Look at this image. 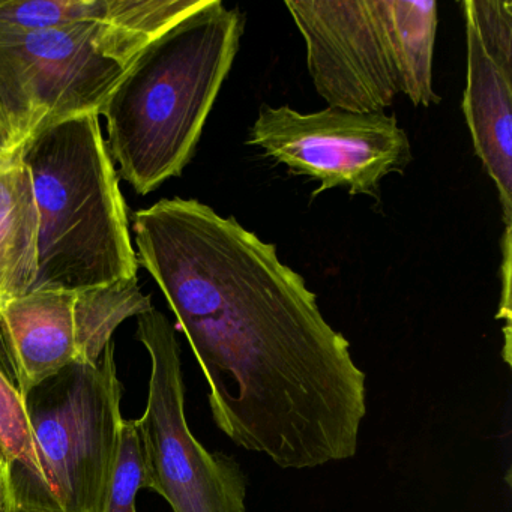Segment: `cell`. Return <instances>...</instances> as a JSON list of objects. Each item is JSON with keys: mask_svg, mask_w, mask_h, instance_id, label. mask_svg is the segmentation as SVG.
Here are the masks:
<instances>
[{"mask_svg": "<svg viewBox=\"0 0 512 512\" xmlns=\"http://www.w3.org/2000/svg\"><path fill=\"white\" fill-rule=\"evenodd\" d=\"M386 29L400 74L401 94L415 107L440 103L433 89V53L437 31L434 0H383Z\"/></svg>", "mask_w": 512, "mask_h": 512, "instance_id": "7c38bea8", "label": "cell"}, {"mask_svg": "<svg viewBox=\"0 0 512 512\" xmlns=\"http://www.w3.org/2000/svg\"><path fill=\"white\" fill-rule=\"evenodd\" d=\"M248 145L295 175L319 182L314 196L344 188L350 196H374L383 179L404 173L412 161L409 137L395 116L328 109L296 112L262 106Z\"/></svg>", "mask_w": 512, "mask_h": 512, "instance_id": "52a82bcc", "label": "cell"}, {"mask_svg": "<svg viewBox=\"0 0 512 512\" xmlns=\"http://www.w3.org/2000/svg\"><path fill=\"white\" fill-rule=\"evenodd\" d=\"M14 151H17V149L14 148L13 136H11L7 118H5L4 112L0 109V158H4L5 155L11 154Z\"/></svg>", "mask_w": 512, "mask_h": 512, "instance_id": "ac0fdd59", "label": "cell"}, {"mask_svg": "<svg viewBox=\"0 0 512 512\" xmlns=\"http://www.w3.org/2000/svg\"><path fill=\"white\" fill-rule=\"evenodd\" d=\"M244 32L220 0L149 44L101 109L107 149L122 178L146 196L182 175L232 70Z\"/></svg>", "mask_w": 512, "mask_h": 512, "instance_id": "7a4b0ae2", "label": "cell"}, {"mask_svg": "<svg viewBox=\"0 0 512 512\" xmlns=\"http://www.w3.org/2000/svg\"><path fill=\"white\" fill-rule=\"evenodd\" d=\"M206 0H131L115 22L0 29V109L19 149L50 125L101 109L143 50Z\"/></svg>", "mask_w": 512, "mask_h": 512, "instance_id": "277c9868", "label": "cell"}, {"mask_svg": "<svg viewBox=\"0 0 512 512\" xmlns=\"http://www.w3.org/2000/svg\"><path fill=\"white\" fill-rule=\"evenodd\" d=\"M0 452L13 476L31 472L34 467L31 425L25 398L0 367Z\"/></svg>", "mask_w": 512, "mask_h": 512, "instance_id": "5bb4252c", "label": "cell"}, {"mask_svg": "<svg viewBox=\"0 0 512 512\" xmlns=\"http://www.w3.org/2000/svg\"><path fill=\"white\" fill-rule=\"evenodd\" d=\"M34 467L10 479L13 512H103L121 442L122 383L115 344L25 398Z\"/></svg>", "mask_w": 512, "mask_h": 512, "instance_id": "5b68a950", "label": "cell"}, {"mask_svg": "<svg viewBox=\"0 0 512 512\" xmlns=\"http://www.w3.org/2000/svg\"><path fill=\"white\" fill-rule=\"evenodd\" d=\"M130 0H10L0 2V29L44 31L85 22H115Z\"/></svg>", "mask_w": 512, "mask_h": 512, "instance_id": "4fadbf2b", "label": "cell"}, {"mask_svg": "<svg viewBox=\"0 0 512 512\" xmlns=\"http://www.w3.org/2000/svg\"><path fill=\"white\" fill-rule=\"evenodd\" d=\"M136 338L151 359L148 401L136 421L148 490L173 512H245L247 476L235 458L209 452L188 427L181 346L161 311L137 317Z\"/></svg>", "mask_w": 512, "mask_h": 512, "instance_id": "8992f818", "label": "cell"}, {"mask_svg": "<svg viewBox=\"0 0 512 512\" xmlns=\"http://www.w3.org/2000/svg\"><path fill=\"white\" fill-rule=\"evenodd\" d=\"M38 235L40 221L22 146L0 158V314L37 283Z\"/></svg>", "mask_w": 512, "mask_h": 512, "instance_id": "8fae6325", "label": "cell"}, {"mask_svg": "<svg viewBox=\"0 0 512 512\" xmlns=\"http://www.w3.org/2000/svg\"><path fill=\"white\" fill-rule=\"evenodd\" d=\"M467 82L463 113L473 148L499 191L506 227L512 221V76L497 67L466 22Z\"/></svg>", "mask_w": 512, "mask_h": 512, "instance_id": "30bf717a", "label": "cell"}, {"mask_svg": "<svg viewBox=\"0 0 512 512\" xmlns=\"http://www.w3.org/2000/svg\"><path fill=\"white\" fill-rule=\"evenodd\" d=\"M100 359L77 319L74 292H31L0 314V367L23 398L67 368Z\"/></svg>", "mask_w": 512, "mask_h": 512, "instance_id": "9c48e42d", "label": "cell"}, {"mask_svg": "<svg viewBox=\"0 0 512 512\" xmlns=\"http://www.w3.org/2000/svg\"><path fill=\"white\" fill-rule=\"evenodd\" d=\"M148 490V475L136 421L125 419L112 485L103 512H137V494Z\"/></svg>", "mask_w": 512, "mask_h": 512, "instance_id": "2e32d148", "label": "cell"}, {"mask_svg": "<svg viewBox=\"0 0 512 512\" xmlns=\"http://www.w3.org/2000/svg\"><path fill=\"white\" fill-rule=\"evenodd\" d=\"M37 205L38 277L32 292H80L137 280L118 173L100 116H76L44 128L23 145Z\"/></svg>", "mask_w": 512, "mask_h": 512, "instance_id": "3957f363", "label": "cell"}, {"mask_svg": "<svg viewBox=\"0 0 512 512\" xmlns=\"http://www.w3.org/2000/svg\"><path fill=\"white\" fill-rule=\"evenodd\" d=\"M466 22L475 29L491 61L512 76V4L506 0H464Z\"/></svg>", "mask_w": 512, "mask_h": 512, "instance_id": "9a60e30c", "label": "cell"}, {"mask_svg": "<svg viewBox=\"0 0 512 512\" xmlns=\"http://www.w3.org/2000/svg\"><path fill=\"white\" fill-rule=\"evenodd\" d=\"M317 94L331 109L383 113L401 94L383 0H287Z\"/></svg>", "mask_w": 512, "mask_h": 512, "instance_id": "ba28073f", "label": "cell"}, {"mask_svg": "<svg viewBox=\"0 0 512 512\" xmlns=\"http://www.w3.org/2000/svg\"><path fill=\"white\" fill-rule=\"evenodd\" d=\"M0 512H13V496L10 487V467L0 452Z\"/></svg>", "mask_w": 512, "mask_h": 512, "instance_id": "e0dca14e", "label": "cell"}, {"mask_svg": "<svg viewBox=\"0 0 512 512\" xmlns=\"http://www.w3.org/2000/svg\"><path fill=\"white\" fill-rule=\"evenodd\" d=\"M134 235L208 382L218 430L281 469L355 457L367 374L277 247L181 197L137 211Z\"/></svg>", "mask_w": 512, "mask_h": 512, "instance_id": "6da1fadb", "label": "cell"}]
</instances>
